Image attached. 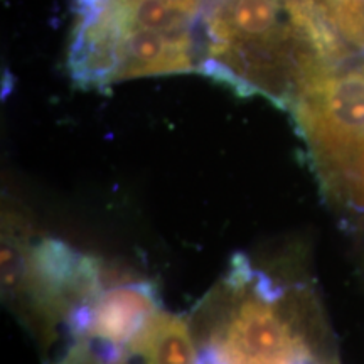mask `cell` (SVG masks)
<instances>
[{
  "mask_svg": "<svg viewBox=\"0 0 364 364\" xmlns=\"http://www.w3.org/2000/svg\"><path fill=\"white\" fill-rule=\"evenodd\" d=\"M309 349L311 341L282 306V292L262 279L213 329L204 363L292 364Z\"/></svg>",
  "mask_w": 364,
  "mask_h": 364,
  "instance_id": "4",
  "label": "cell"
},
{
  "mask_svg": "<svg viewBox=\"0 0 364 364\" xmlns=\"http://www.w3.org/2000/svg\"><path fill=\"white\" fill-rule=\"evenodd\" d=\"M206 0H76L68 70L83 90L201 70Z\"/></svg>",
  "mask_w": 364,
  "mask_h": 364,
  "instance_id": "2",
  "label": "cell"
},
{
  "mask_svg": "<svg viewBox=\"0 0 364 364\" xmlns=\"http://www.w3.org/2000/svg\"><path fill=\"white\" fill-rule=\"evenodd\" d=\"M344 41L309 0H206L199 73L290 112L306 86L344 63Z\"/></svg>",
  "mask_w": 364,
  "mask_h": 364,
  "instance_id": "1",
  "label": "cell"
},
{
  "mask_svg": "<svg viewBox=\"0 0 364 364\" xmlns=\"http://www.w3.org/2000/svg\"><path fill=\"white\" fill-rule=\"evenodd\" d=\"M292 118L322 189L364 211V63H341L302 90Z\"/></svg>",
  "mask_w": 364,
  "mask_h": 364,
  "instance_id": "3",
  "label": "cell"
},
{
  "mask_svg": "<svg viewBox=\"0 0 364 364\" xmlns=\"http://www.w3.org/2000/svg\"><path fill=\"white\" fill-rule=\"evenodd\" d=\"M161 311L152 284H120L105 290L88 306L71 314V327L78 339L129 346L145 324Z\"/></svg>",
  "mask_w": 364,
  "mask_h": 364,
  "instance_id": "5",
  "label": "cell"
},
{
  "mask_svg": "<svg viewBox=\"0 0 364 364\" xmlns=\"http://www.w3.org/2000/svg\"><path fill=\"white\" fill-rule=\"evenodd\" d=\"M144 364H199L191 327L182 316L162 309L127 346Z\"/></svg>",
  "mask_w": 364,
  "mask_h": 364,
  "instance_id": "6",
  "label": "cell"
}]
</instances>
